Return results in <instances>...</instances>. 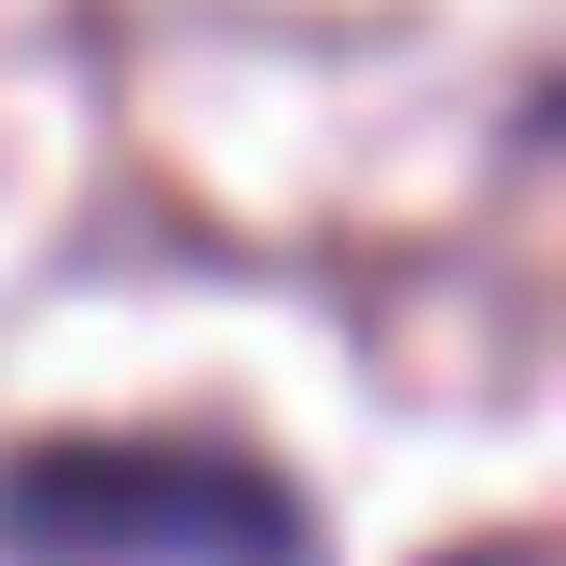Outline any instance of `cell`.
<instances>
[{
	"label": "cell",
	"instance_id": "6da1fadb",
	"mask_svg": "<svg viewBox=\"0 0 566 566\" xmlns=\"http://www.w3.org/2000/svg\"><path fill=\"white\" fill-rule=\"evenodd\" d=\"M0 553L14 566H318V512L235 442H28L0 457Z\"/></svg>",
	"mask_w": 566,
	"mask_h": 566
}]
</instances>
